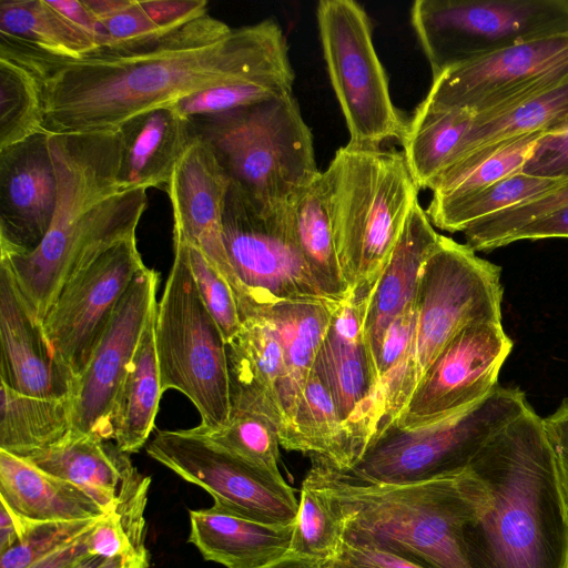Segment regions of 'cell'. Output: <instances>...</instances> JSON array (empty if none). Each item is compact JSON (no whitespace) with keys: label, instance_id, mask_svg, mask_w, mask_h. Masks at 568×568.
<instances>
[{"label":"cell","instance_id":"obj_1","mask_svg":"<svg viewBox=\"0 0 568 568\" xmlns=\"http://www.w3.org/2000/svg\"><path fill=\"white\" fill-rule=\"evenodd\" d=\"M39 80L49 133L116 131L130 118L220 85L292 94L288 45L273 19L232 29L209 13L135 48L79 60L0 54Z\"/></svg>","mask_w":568,"mask_h":568},{"label":"cell","instance_id":"obj_2","mask_svg":"<svg viewBox=\"0 0 568 568\" xmlns=\"http://www.w3.org/2000/svg\"><path fill=\"white\" fill-rule=\"evenodd\" d=\"M475 498L463 528L470 568H566L568 510L544 418L531 406L466 468Z\"/></svg>","mask_w":568,"mask_h":568},{"label":"cell","instance_id":"obj_3","mask_svg":"<svg viewBox=\"0 0 568 568\" xmlns=\"http://www.w3.org/2000/svg\"><path fill=\"white\" fill-rule=\"evenodd\" d=\"M48 145L58 181L50 227L30 252H0V263L41 322L69 281L113 245L135 236L148 205L146 190L120 187L118 130L49 133Z\"/></svg>","mask_w":568,"mask_h":568},{"label":"cell","instance_id":"obj_4","mask_svg":"<svg viewBox=\"0 0 568 568\" xmlns=\"http://www.w3.org/2000/svg\"><path fill=\"white\" fill-rule=\"evenodd\" d=\"M308 474L327 491L342 539L396 555L420 568H470L464 525L475 498L466 469L418 484L357 480L312 460Z\"/></svg>","mask_w":568,"mask_h":568},{"label":"cell","instance_id":"obj_5","mask_svg":"<svg viewBox=\"0 0 568 568\" xmlns=\"http://www.w3.org/2000/svg\"><path fill=\"white\" fill-rule=\"evenodd\" d=\"M325 172L349 297L367 301L418 203L419 187L403 152L395 150L347 143Z\"/></svg>","mask_w":568,"mask_h":568},{"label":"cell","instance_id":"obj_6","mask_svg":"<svg viewBox=\"0 0 568 568\" xmlns=\"http://www.w3.org/2000/svg\"><path fill=\"white\" fill-rule=\"evenodd\" d=\"M500 275V266L479 257L466 243L440 236L419 276L409 354L378 398L374 440L393 427L424 374L460 329L501 321Z\"/></svg>","mask_w":568,"mask_h":568},{"label":"cell","instance_id":"obj_7","mask_svg":"<svg viewBox=\"0 0 568 568\" xmlns=\"http://www.w3.org/2000/svg\"><path fill=\"white\" fill-rule=\"evenodd\" d=\"M192 121L231 183L261 207L290 205L321 172L293 93Z\"/></svg>","mask_w":568,"mask_h":568},{"label":"cell","instance_id":"obj_8","mask_svg":"<svg viewBox=\"0 0 568 568\" xmlns=\"http://www.w3.org/2000/svg\"><path fill=\"white\" fill-rule=\"evenodd\" d=\"M174 260L156 305L154 338L162 392L176 389L216 428L231 415L226 343L192 275L185 244L173 237Z\"/></svg>","mask_w":568,"mask_h":568},{"label":"cell","instance_id":"obj_9","mask_svg":"<svg viewBox=\"0 0 568 568\" xmlns=\"http://www.w3.org/2000/svg\"><path fill=\"white\" fill-rule=\"evenodd\" d=\"M529 406L520 388L498 384L485 399L448 419L415 429H387L344 474L384 485L456 476L493 435Z\"/></svg>","mask_w":568,"mask_h":568},{"label":"cell","instance_id":"obj_10","mask_svg":"<svg viewBox=\"0 0 568 568\" xmlns=\"http://www.w3.org/2000/svg\"><path fill=\"white\" fill-rule=\"evenodd\" d=\"M410 21L435 78L518 43L568 34V0H417Z\"/></svg>","mask_w":568,"mask_h":568},{"label":"cell","instance_id":"obj_11","mask_svg":"<svg viewBox=\"0 0 568 568\" xmlns=\"http://www.w3.org/2000/svg\"><path fill=\"white\" fill-rule=\"evenodd\" d=\"M316 18L329 81L349 132L348 143L381 148L384 141H400L407 121L390 99L364 8L353 0H322Z\"/></svg>","mask_w":568,"mask_h":568},{"label":"cell","instance_id":"obj_12","mask_svg":"<svg viewBox=\"0 0 568 568\" xmlns=\"http://www.w3.org/2000/svg\"><path fill=\"white\" fill-rule=\"evenodd\" d=\"M230 263L246 297L241 320L285 301H328L317 288L297 246L291 204L265 209L230 184L223 213Z\"/></svg>","mask_w":568,"mask_h":568},{"label":"cell","instance_id":"obj_13","mask_svg":"<svg viewBox=\"0 0 568 568\" xmlns=\"http://www.w3.org/2000/svg\"><path fill=\"white\" fill-rule=\"evenodd\" d=\"M146 454L187 483L206 490L215 506L273 526L295 525L298 503L282 476L260 470L191 429L160 430Z\"/></svg>","mask_w":568,"mask_h":568},{"label":"cell","instance_id":"obj_14","mask_svg":"<svg viewBox=\"0 0 568 568\" xmlns=\"http://www.w3.org/2000/svg\"><path fill=\"white\" fill-rule=\"evenodd\" d=\"M568 82V34L515 44L433 78L423 100L442 109L490 114Z\"/></svg>","mask_w":568,"mask_h":568},{"label":"cell","instance_id":"obj_15","mask_svg":"<svg viewBox=\"0 0 568 568\" xmlns=\"http://www.w3.org/2000/svg\"><path fill=\"white\" fill-rule=\"evenodd\" d=\"M513 346L501 321L465 326L424 374L393 428L428 426L485 399L498 385L500 368Z\"/></svg>","mask_w":568,"mask_h":568},{"label":"cell","instance_id":"obj_16","mask_svg":"<svg viewBox=\"0 0 568 568\" xmlns=\"http://www.w3.org/2000/svg\"><path fill=\"white\" fill-rule=\"evenodd\" d=\"M159 273L144 266L133 277L99 337L72 395L71 438L112 439L114 402L142 334L156 310Z\"/></svg>","mask_w":568,"mask_h":568},{"label":"cell","instance_id":"obj_17","mask_svg":"<svg viewBox=\"0 0 568 568\" xmlns=\"http://www.w3.org/2000/svg\"><path fill=\"white\" fill-rule=\"evenodd\" d=\"M144 266L135 236L124 240L69 281L45 313L47 338L75 378L85 369L118 302Z\"/></svg>","mask_w":568,"mask_h":568},{"label":"cell","instance_id":"obj_18","mask_svg":"<svg viewBox=\"0 0 568 568\" xmlns=\"http://www.w3.org/2000/svg\"><path fill=\"white\" fill-rule=\"evenodd\" d=\"M368 302L348 297L338 305L314 365L336 403L357 462L376 433L378 379L364 334Z\"/></svg>","mask_w":568,"mask_h":568},{"label":"cell","instance_id":"obj_19","mask_svg":"<svg viewBox=\"0 0 568 568\" xmlns=\"http://www.w3.org/2000/svg\"><path fill=\"white\" fill-rule=\"evenodd\" d=\"M230 184L210 145L196 135L164 190L172 205L173 237L197 247L216 267L230 284L241 316L246 297L223 239V213Z\"/></svg>","mask_w":568,"mask_h":568},{"label":"cell","instance_id":"obj_20","mask_svg":"<svg viewBox=\"0 0 568 568\" xmlns=\"http://www.w3.org/2000/svg\"><path fill=\"white\" fill-rule=\"evenodd\" d=\"M48 134L0 150V252H30L50 227L58 181Z\"/></svg>","mask_w":568,"mask_h":568},{"label":"cell","instance_id":"obj_21","mask_svg":"<svg viewBox=\"0 0 568 568\" xmlns=\"http://www.w3.org/2000/svg\"><path fill=\"white\" fill-rule=\"evenodd\" d=\"M0 379L29 396L72 398L75 376L60 361L7 265L0 263Z\"/></svg>","mask_w":568,"mask_h":568},{"label":"cell","instance_id":"obj_22","mask_svg":"<svg viewBox=\"0 0 568 568\" xmlns=\"http://www.w3.org/2000/svg\"><path fill=\"white\" fill-rule=\"evenodd\" d=\"M231 410L258 414L277 428L280 443L287 420L284 410L285 364L274 328L262 315L242 321L226 343Z\"/></svg>","mask_w":568,"mask_h":568},{"label":"cell","instance_id":"obj_23","mask_svg":"<svg viewBox=\"0 0 568 568\" xmlns=\"http://www.w3.org/2000/svg\"><path fill=\"white\" fill-rule=\"evenodd\" d=\"M118 132L121 141L118 179L122 190L164 189L196 138L193 121L172 104L130 118Z\"/></svg>","mask_w":568,"mask_h":568},{"label":"cell","instance_id":"obj_24","mask_svg":"<svg viewBox=\"0 0 568 568\" xmlns=\"http://www.w3.org/2000/svg\"><path fill=\"white\" fill-rule=\"evenodd\" d=\"M426 211L415 205L369 297L364 334L376 366L384 335L416 297L423 266L439 243Z\"/></svg>","mask_w":568,"mask_h":568},{"label":"cell","instance_id":"obj_25","mask_svg":"<svg viewBox=\"0 0 568 568\" xmlns=\"http://www.w3.org/2000/svg\"><path fill=\"white\" fill-rule=\"evenodd\" d=\"M189 515L187 541L205 560L226 568H260L290 552L295 525H265L215 505L190 509Z\"/></svg>","mask_w":568,"mask_h":568},{"label":"cell","instance_id":"obj_26","mask_svg":"<svg viewBox=\"0 0 568 568\" xmlns=\"http://www.w3.org/2000/svg\"><path fill=\"white\" fill-rule=\"evenodd\" d=\"M0 504L31 523L100 519L108 515L87 491L0 449Z\"/></svg>","mask_w":568,"mask_h":568},{"label":"cell","instance_id":"obj_27","mask_svg":"<svg viewBox=\"0 0 568 568\" xmlns=\"http://www.w3.org/2000/svg\"><path fill=\"white\" fill-rule=\"evenodd\" d=\"M22 459L80 487L106 514L115 513L122 486L134 468L128 454L97 436L70 437Z\"/></svg>","mask_w":568,"mask_h":568},{"label":"cell","instance_id":"obj_28","mask_svg":"<svg viewBox=\"0 0 568 568\" xmlns=\"http://www.w3.org/2000/svg\"><path fill=\"white\" fill-rule=\"evenodd\" d=\"M97 50L94 38L67 20L48 0L0 2V54L79 60Z\"/></svg>","mask_w":568,"mask_h":568},{"label":"cell","instance_id":"obj_29","mask_svg":"<svg viewBox=\"0 0 568 568\" xmlns=\"http://www.w3.org/2000/svg\"><path fill=\"white\" fill-rule=\"evenodd\" d=\"M294 236L314 282L328 301L351 296L337 254L327 173L320 172L291 203Z\"/></svg>","mask_w":568,"mask_h":568},{"label":"cell","instance_id":"obj_30","mask_svg":"<svg viewBox=\"0 0 568 568\" xmlns=\"http://www.w3.org/2000/svg\"><path fill=\"white\" fill-rule=\"evenodd\" d=\"M339 304L332 301H285L261 314L275 331L285 364L284 410L287 429L281 443L287 434L293 410Z\"/></svg>","mask_w":568,"mask_h":568},{"label":"cell","instance_id":"obj_31","mask_svg":"<svg viewBox=\"0 0 568 568\" xmlns=\"http://www.w3.org/2000/svg\"><path fill=\"white\" fill-rule=\"evenodd\" d=\"M476 114L463 109H442L422 101L407 121L400 140L403 154L420 189L464 155Z\"/></svg>","mask_w":568,"mask_h":568},{"label":"cell","instance_id":"obj_32","mask_svg":"<svg viewBox=\"0 0 568 568\" xmlns=\"http://www.w3.org/2000/svg\"><path fill=\"white\" fill-rule=\"evenodd\" d=\"M281 446L307 454L311 460L341 473L348 471L357 462L336 403L315 368L304 385Z\"/></svg>","mask_w":568,"mask_h":568},{"label":"cell","instance_id":"obj_33","mask_svg":"<svg viewBox=\"0 0 568 568\" xmlns=\"http://www.w3.org/2000/svg\"><path fill=\"white\" fill-rule=\"evenodd\" d=\"M154 318L155 313L142 334L119 388L112 413V439L118 449L128 455L139 452L148 442L163 395Z\"/></svg>","mask_w":568,"mask_h":568},{"label":"cell","instance_id":"obj_34","mask_svg":"<svg viewBox=\"0 0 568 568\" xmlns=\"http://www.w3.org/2000/svg\"><path fill=\"white\" fill-rule=\"evenodd\" d=\"M0 396V449L26 458L71 437L72 398L23 395L2 383Z\"/></svg>","mask_w":568,"mask_h":568},{"label":"cell","instance_id":"obj_35","mask_svg":"<svg viewBox=\"0 0 568 568\" xmlns=\"http://www.w3.org/2000/svg\"><path fill=\"white\" fill-rule=\"evenodd\" d=\"M560 181L519 172L474 192L433 196L425 211L435 227L449 233L464 232L490 215L538 197Z\"/></svg>","mask_w":568,"mask_h":568},{"label":"cell","instance_id":"obj_36","mask_svg":"<svg viewBox=\"0 0 568 568\" xmlns=\"http://www.w3.org/2000/svg\"><path fill=\"white\" fill-rule=\"evenodd\" d=\"M565 131H568V82L509 109L476 114L460 160L484 146L509 139L527 134L552 135Z\"/></svg>","mask_w":568,"mask_h":568},{"label":"cell","instance_id":"obj_37","mask_svg":"<svg viewBox=\"0 0 568 568\" xmlns=\"http://www.w3.org/2000/svg\"><path fill=\"white\" fill-rule=\"evenodd\" d=\"M542 134H527L484 146L443 172L430 186L433 196L474 192L521 172Z\"/></svg>","mask_w":568,"mask_h":568},{"label":"cell","instance_id":"obj_38","mask_svg":"<svg viewBox=\"0 0 568 568\" xmlns=\"http://www.w3.org/2000/svg\"><path fill=\"white\" fill-rule=\"evenodd\" d=\"M44 132L39 80L23 65L0 57V150Z\"/></svg>","mask_w":568,"mask_h":568},{"label":"cell","instance_id":"obj_39","mask_svg":"<svg viewBox=\"0 0 568 568\" xmlns=\"http://www.w3.org/2000/svg\"><path fill=\"white\" fill-rule=\"evenodd\" d=\"M190 429L242 462L265 473L282 476L278 469V432L267 418L232 409L229 422L221 427L199 425Z\"/></svg>","mask_w":568,"mask_h":568},{"label":"cell","instance_id":"obj_40","mask_svg":"<svg viewBox=\"0 0 568 568\" xmlns=\"http://www.w3.org/2000/svg\"><path fill=\"white\" fill-rule=\"evenodd\" d=\"M342 536V524L329 495L307 473L302 483L290 552L322 562L335 555Z\"/></svg>","mask_w":568,"mask_h":568},{"label":"cell","instance_id":"obj_41","mask_svg":"<svg viewBox=\"0 0 568 568\" xmlns=\"http://www.w3.org/2000/svg\"><path fill=\"white\" fill-rule=\"evenodd\" d=\"M568 204V179L534 200L523 202L490 215L467 227L466 244L477 252H490L505 246L507 237L530 221Z\"/></svg>","mask_w":568,"mask_h":568},{"label":"cell","instance_id":"obj_42","mask_svg":"<svg viewBox=\"0 0 568 568\" xmlns=\"http://www.w3.org/2000/svg\"><path fill=\"white\" fill-rule=\"evenodd\" d=\"M11 515L16 520L20 540L0 554V568H29L36 561L82 537L102 519L31 523L12 513Z\"/></svg>","mask_w":568,"mask_h":568},{"label":"cell","instance_id":"obj_43","mask_svg":"<svg viewBox=\"0 0 568 568\" xmlns=\"http://www.w3.org/2000/svg\"><path fill=\"white\" fill-rule=\"evenodd\" d=\"M183 242L199 293L219 325L225 343H229L237 335L242 326L235 295L227 281L206 256L197 247Z\"/></svg>","mask_w":568,"mask_h":568},{"label":"cell","instance_id":"obj_44","mask_svg":"<svg viewBox=\"0 0 568 568\" xmlns=\"http://www.w3.org/2000/svg\"><path fill=\"white\" fill-rule=\"evenodd\" d=\"M417 320L416 297L387 328L376 363L378 379L377 403L383 389L390 383L407 359ZM377 417V415H376Z\"/></svg>","mask_w":568,"mask_h":568},{"label":"cell","instance_id":"obj_45","mask_svg":"<svg viewBox=\"0 0 568 568\" xmlns=\"http://www.w3.org/2000/svg\"><path fill=\"white\" fill-rule=\"evenodd\" d=\"M521 172L540 178L568 179V131L541 138Z\"/></svg>","mask_w":568,"mask_h":568},{"label":"cell","instance_id":"obj_46","mask_svg":"<svg viewBox=\"0 0 568 568\" xmlns=\"http://www.w3.org/2000/svg\"><path fill=\"white\" fill-rule=\"evenodd\" d=\"M321 568H420L396 555L373 547L342 542L334 556L321 562Z\"/></svg>","mask_w":568,"mask_h":568},{"label":"cell","instance_id":"obj_47","mask_svg":"<svg viewBox=\"0 0 568 568\" xmlns=\"http://www.w3.org/2000/svg\"><path fill=\"white\" fill-rule=\"evenodd\" d=\"M88 542L91 555L105 559L128 557L138 552L132 547L115 513L105 515L95 524L89 532Z\"/></svg>","mask_w":568,"mask_h":568},{"label":"cell","instance_id":"obj_48","mask_svg":"<svg viewBox=\"0 0 568 568\" xmlns=\"http://www.w3.org/2000/svg\"><path fill=\"white\" fill-rule=\"evenodd\" d=\"M545 429L551 445L565 504L568 510V397L557 409L544 418Z\"/></svg>","mask_w":568,"mask_h":568},{"label":"cell","instance_id":"obj_49","mask_svg":"<svg viewBox=\"0 0 568 568\" xmlns=\"http://www.w3.org/2000/svg\"><path fill=\"white\" fill-rule=\"evenodd\" d=\"M568 239V204L541 215L511 233L505 246L518 241Z\"/></svg>","mask_w":568,"mask_h":568},{"label":"cell","instance_id":"obj_50","mask_svg":"<svg viewBox=\"0 0 568 568\" xmlns=\"http://www.w3.org/2000/svg\"><path fill=\"white\" fill-rule=\"evenodd\" d=\"M89 532L36 561L29 568H69L79 560L91 556L88 542Z\"/></svg>","mask_w":568,"mask_h":568},{"label":"cell","instance_id":"obj_51","mask_svg":"<svg viewBox=\"0 0 568 568\" xmlns=\"http://www.w3.org/2000/svg\"><path fill=\"white\" fill-rule=\"evenodd\" d=\"M48 3L97 41V20L85 6L84 0H48Z\"/></svg>","mask_w":568,"mask_h":568},{"label":"cell","instance_id":"obj_52","mask_svg":"<svg viewBox=\"0 0 568 568\" xmlns=\"http://www.w3.org/2000/svg\"><path fill=\"white\" fill-rule=\"evenodd\" d=\"M20 540L16 520L11 513L1 504L0 506V554L11 548Z\"/></svg>","mask_w":568,"mask_h":568},{"label":"cell","instance_id":"obj_53","mask_svg":"<svg viewBox=\"0 0 568 568\" xmlns=\"http://www.w3.org/2000/svg\"><path fill=\"white\" fill-rule=\"evenodd\" d=\"M260 568H321V561L288 552L282 558Z\"/></svg>","mask_w":568,"mask_h":568},{"label":"cell","instance_id":"obj_54","mask_svg":"<svg viewBox=\"0 0 568 568\" xmlns=\"http://www.w3.org/2000/svg\"><path fill=\"white\" fill-rule=\"evenodd\" d=\"M99 568H149L148 551L105 559Z\"/></svg>","mask_w":568,"mask_h":568},{"label":"cell","instance_id":"obj_55","mask_svg":"<svg viewBox=\"0 0 568 568\" xmlns=\"http://www.w3.org/2000/svg\"><path fill=\"white\" fill-rule=\"evenodd\" d=\"M104 560L105 558L91 555L79 560L69 568H99Z\"/></svg>","mask_w":568,"mask_h":568},{"label":"cell","instance_id":"obj_56","mask_svg":"<svg viewBox=\"0 0 568 568\" xmlns=\"http://www.w3.org/2000/svg\"><path fill=\"white\" fill-rule=\"evenodd\" d=\"M566 568H568V561H567V567Z\"/></svg>","mask_w":568,"mask_h":568}]
</instances>
